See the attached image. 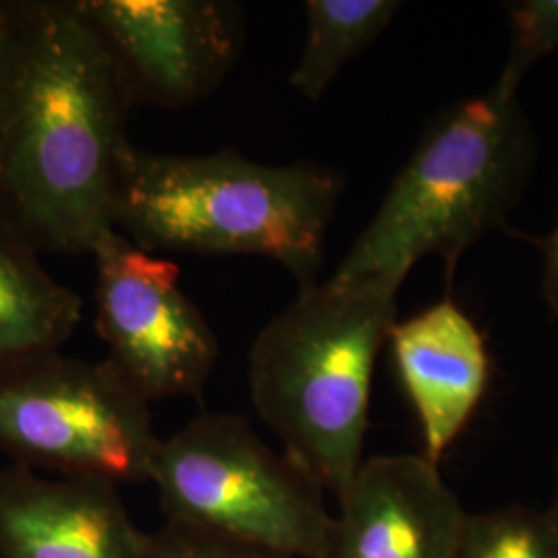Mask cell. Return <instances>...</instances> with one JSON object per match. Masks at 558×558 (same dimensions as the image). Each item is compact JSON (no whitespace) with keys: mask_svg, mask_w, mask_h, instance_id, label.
<instances>
[{"mask_svg":"<svg viewBox=\"0 0 558 558\" xmlns=\"http://www.w3.org/2000/svg\"><path fill=\"white\" fill-rule=\"evenodd\" d=\"M133 106L75 0H17L0 117V209L38 251L92 255L117 230Z\"/></svg>","mask_w":558,"mask_h":558,"instance_id":"1","label":"cell"},{"mask_svg":"<svg viewBox=\"0 0 558 558\" xmlns=\"http://www.w3.org/2000/svg\"><path fill=\"white\" fill-rule=\"evenodd\" d=\"M399 283L317 281L253 341L248 387L281 453L338 500L364 461L380 350L398 320Z\"/></svg>","mask_w":558,"mask_h":558,"instance_id":"2","label":"cell"},{"mask_svg":"<svg viewBox=\"0 0 558 558\" xmlns=\"http://www.w3.org/2000/svg\"><path fill=\"white\" fill-rule=\"evenodd\" d=\"M343 189L341 172L315 161L271 166L228 149L180 156L131 147L114 226L147 253L276 260L304 288L319 281Z\"/></svg>","mask_w":558,"mask_h":558,"instance_id":"3","label":"cell"},{"mask_svg":"<svg viewBox=\"0 0 558 558\" xmlns=\"http://www.w3.org/2000/svg\"><path fill=\"white\" fill-rule=\"evenodd\" d=\"M536 161L538 137L518 96L490 87L440 110L333 278L401 286L418 260L437 255L451 294L459 260L507 226Z\"/></svg>","mask_w":558,"mask_h":558,"instance_id":"4","label":"cell"},{"mask_svg":"<svg viewBox=\"0 0 558 558\" xmlns=\"http://www.w3.org/2000/svg\"><path fill=\"white\" fill-rule=\"evenodd\" d=\"M149 482L166 523L286 558H323L327 550L333 513L319 484L242 416L189 420L161 439Z\"/></svg>","mask_w":558,"mask_h":558,"instance_id":"5","label":"cell"},{"mask_svg":"<svg viewBox=\"0 0 558 558\" xmlns=\"http://www.w3.org/2000/svg\"><path fill=\"white\" fill-rule=\"evenodd\" d=\"M149 405L108 359L50 350L0 364V456L64 478L149 482L161 442Z\"/></svg>","mask_w":558,"mask_h":558,"instance_id":"6","label":"cell"},{"mask_svg":"<svg viewBox=\"0 0 558 558\" xmlns=\"http://www.w3.org/2000/svg\"><path fill=\"white\" fill-rule=\"evenodd\" d=\"M96 329L114 368L147 403L199 398L220 343L180 288V267L133 244L119 230L92 251Z\"/></svg>","mask_w":558,"mask_h":558,"instance_id":"7","label":"cell"},{"mask_svg":"<svg viewBox=\"0 0 558 558\" xmlns=\"http://www.w3.org/2000/svg\"><path fill=\"white\" fill-rule=\"evenodd\" d=\"M117 62L133 101L186 108L239 59V4L221 0H75Z\"/></svg>","mask_w":558,"mask_h":558,"instance_id":"8","label":"cell"},{"mask_svg":"<svg viewBox=\"0 0 558 558\" xmlns=\"http://www.w3.org/2000/svg\"><path fill=\"white\" fill-rule=\"evenodd\" d=\"M468 513L424 456L364 459L339 495L323 558H456Z\"/></svg>","mask_w":558,"mask_h":558,"instance_id":"9","label":"cell"},{"mask_svg":"<svg viewBox=\"0 0 558 558\" xmlns=\"http://www.w3.org/2000/svg\"><path fill=\"white\" fill-rule=\"evenodd\" d=\"M120 486L0 468V558H145Z\"/></svg>","mask_w":558,"mask_h":558,"instance_id":"10","label":"cell"},{"mask_svg":"<svg viewBox=\"0 0 558 558\" xmlns=\"http://www.w3.org/2000/svg\"><path fill=\"white\" fill-rule=\"evenodd\" d=\"M387 343L403 393L418 418L424 458L440 465L478 412L493 360L478 325L451 294L396 320Z\"/></svg>","mask_w":558,"mask_h":558,"instance_id":"11","label":"cell"},{"mask_svg":"<svg viewBox=\"0 0 558 558\" xmlns=\"http://www.w3.org/2000/svg\"><path fill=\"white\" fill-rule=\"evenodd\" d=\"M81 315L80 294L46 271L40 251L0 209V364L60 350Z\"/></svg>","mask_w":558,"mask_h":558,"instance_id":"12","label":"cell"},{"mask_svg":"<svg viewBox=\"0 0 558 558\" xmlns=\"http://www.w3.org/2000/svg\"><path fill=\"white\" fill-rule=\"evenodd\" d=\"M398 0H308L306 36L290 85L317 101L341 69L364 52L398 15Z\"/></svg>","mask_w":558,"mask_h":558,"instance_id":"13","label":"cell"},{"mask_svg":"<svg viewBox=\"0 0 558 558\" xmlns=\"http://www.w3.org/2000/svg\"><path fill=\"white\" fill-rule=\"evenodd\" d=\"M456 558H558V519L532 505L470 511Z\"/></svg>","mask_w":558,"mask_h":558,"instance_id":"14","label":"cell"},{"mask_svg":"<svg viewBox=\"0 0 558 558\" xmlns=\"http://www.w3.org/2000/svg\"><path fill=\"white\" fill-rule=\"evenodd\" d=\"M511 48L499 80L493 85L502 96H518L530 69L558 50V0L507 2Z\"/></svg>","mask_w":558,"mask_h":558,"instance_id":"15","label":"cell"},{"mask_svg":"<svg viewBox=\"0 0 558 558\" xmlns=\"http://www.w3.org/2000/svg\"><path fill=\"white\" fill-rule=\"evenodd\" d=\"M145 558H286L257 546L163 523L143 536Z\"/></svg>","mask_w":558,"mask_h":558,"instance_id":"16","label":"cell"},{"mask_svg":"<svg viewBox=\"0 0 558 558\" xmlns=\"http://www.w3.org/2000/svg\"><path fill=\"white\" fill-rule=\"evenodd\" d=\"M527 240L538 248L542 255L539 296L550 313V319H558V220L548 234L539 239L527 236Z\"/></svg>","mask_w":558,"mask_h":558,"instance_id":"17","label":"cell"},{"mask_svg":"<svg viewBox=\"0 0 558 558\" xmlns=\"http://www.w3.org/2000/svg\"><path fill=\"white\" fill-rule=\"evenodd\" d=\"M15 23H17V0H0V117H2V104L7 94L11 57H13Z\"/></svg>","mask_w":558,"mask_h":558,"instance_id":"18","label":"cell"},{"mask_svg":"<svg viewBox=\"0 0 558 558\" xmlns=\"http://www.w3.org/2000/svg\"><path fill=\"white\" fill-rule=\"evenodd\" d=\"M548 509H550L553 515L558 519V458L557 465H555V490H553V500H550Z\"/></svg>","mask_w":558,"mask_h":558,"instance_id":"19","label":"cell"}]
</instances>
